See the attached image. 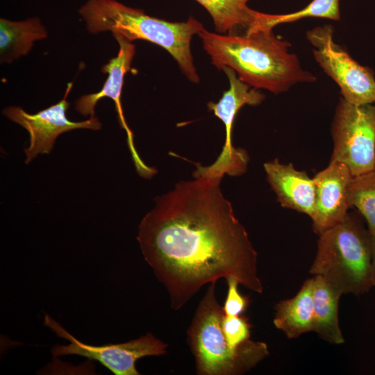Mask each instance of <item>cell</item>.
Listing matches in <instances>:
<instances>
[{
    "mask_svg": "<svg viewBox=\"0 0 375 375\" xmlns=\"http://www.w3.org/2000/svg\"><path fill=\"white\" fill-rule=\"evenodd\" d=\"M331 162L357 176L375 168V110L372 103L355 105L340 99L332 124Z\"/></svg>",
    "mask_w": 375,
    "mask_h": 375,
    "instance_id": "6",
    "label": "cell"
},
{
    "mask_svg": "<svg viewBox=\"0 0 375 375\" xmlns=\"http://www.w3.org/2000/svg\"><path fill=\"white\" fill-rule=\"evenodd\" d=\"M309 272L342 295L362 294L375 286L371 235L356 216L348 213L341 223L319 235Z\"/></svg>",
    "mask_w": 375,
    "mask_h": 375,
    "instance_id": "4",
    "label": "cell"
},
{
    "mask_svg": "<svg viewBox=\"0 0 375 375\" xmlns=\"http://www.w3.org/2000/svg\"><path fill=\"white\" fill-rule=\"evenodd\" d=\"M267 180L277 201L286 208L304 213L311 219L315 215V186L304 171L292 164L281 163L278 159L264 164Z\"/></svg>",
    "mask_w": 375,
    "mask_h": 375,
    "instance_id": "13",
    "label": "cell"
},
{
    "mask_svg": "<svg viewBox=\"0 0 375 375\" xmlns=\"http://www.w3.org/2000/svg\"><path fill=\"white\" fill-rule=\"evenodd\" d=\"M373 103H374V110H375V99Z\"/></svg>",
    "mask_w": 375,
    "mask_h": 375,
    "instance_id": "23",
    "label": "cell"
},
{
    "mask_svg": "<svg viewBox=\"0 0 375 375\" xmlns=\"http://www.w3.org/2000/svg\"><path fill=\"white\" fill-rule=\"evenodd\" d=\"M78 13L91 33L110 31L131 42L142 40L158 45L172 56L188 81L199 83L190 44L192 37L199 35L204 26L194 17L169 22L116 0H88Z\"/></svg>",
    "mask_w": 375,
    "mask_h": 375,
    "instance_id": "3",
    "label": "cell"
},
{
    "mask_svg": "<svg viewBox=\"0 0 375 375\" xmlns=\"http://www.w3.org/2000/svg\"><path fill=\"white\" fill-rule=\"evenodd\" d=\"M348 195L350 206L362 214L371 236L375 237V168L353 176Z\"/></svg>",
    "mask_w": 375,
    "mask_h": 375,
    "instance_id": "18",
    "label": "cell"
},
{
    "mask_svg": "<svg viewBox=\"0 0 375 375\" xmlns=\"http://www.w3.org/2000/svg\"><path fill=\"white\" fill-rule=\"evenodd\" d=\"M154 199L137 240L145 261L181 309L206 284L234 277L263 292L258 253L216 175H193Z\"/></svg>",
    "mask_w": 375,
    "mask_h": 375,
    "instance_id": "1",
    "label": "cell"
},
{
    "mask_svg": "<svg viewBox=\"0 0 375 375\" xmlns=\"http://www.w3.org/2000/svg\"><path fill=\"white\" fill-rule=\"evenodd\" d=\"M226 280L228 291L223 306L224 314L226 316L242 315L249 306V299L240 293L238 285L240 284L237 278L228 277Z\"/></svg>",
    "mask_w": 375,
    "mask_h": 375,
    "instance_id": "21",
    "label": "cell"
},
{
    "mask_svg": "<svg viewBox=\"0 0 375 375\" xmlns=\"http://www.w3.org/2000/svg\"><path fill=\"white\" fill-rule=\"evenodd\" d=\"M344 164L331 162L313 177L315 186L314 232L320 235L341 223L351 207L348 188L353 178Z\"/></svg>",
    "mask_w": 375,
    "mask_h": 375,
    "instance_id": "12",
    "label": "cell"
},
{
    "mask_svg": "<svg viewBox=\"0 0 375 375\" xmlns=\"http://www.w3.org/2000/svg\"><path fill=\"white\" fill-rule=\"evenodd\" d=\"M222 71L226 75L229 88L216 103L210 101L207 106L224 124L226 138L222 150L211 165H197L193 175H216L224 177L240 176L247 170L249 156L242 149H237L232 143V129L235 118L240 109L245 106H258L265 99V95L256 88L242 81L235 72L225 67Z\"/></svg>",
    "mask_w": 375,
    "mask_h": 375,
    "instance_id": "9",
    "label": "cell"
},
{
    "mask_svg": "<svg viewBox=\"0 0 375 375\" xmlns=\"http://www.w3.org/2000/svg\"><path fill=\"white\" fill-rule=\"evenodd\" d=\"M341 296L322 276H314L312 331L333 344L344 342L338 319Z\"/></svg>",
    "mask_w": 375,
    "mask_h": 375,
    "instance_id": "16",
    "label": "cell"
},
{
    "mask_svg": "<svg viewBox=\"0 0 375 375\" xmlns=\"http://www.w3.org/2000/svg\"><path fill=\"white\" fill-rule=\"evenodd\" d=\"M48 33L38 17L23 21L0 19V61L10 63L32 49L35 42L45 39Z\"/></svg>",
    "mask_w": 375,
    "mask_h": 375,
    "instance_id": "17",
    "label": "cell"
},
{
    "mask_svg": "<svg viewBox=\"0 0 375 375\" xmlns=\"http://www.w3.org/2000/svg\"><path fill=\"white\" fill-rule=\"evenodd\" d=\"M307 17H318L338 21L340 19V0H312L304 8L287 14L265 13V27L292 23Z\"/></svg>",
    "mask_w": 375,
    "mask_h": 375,
    "instance_id": "19",
    "label": "cell"
},
{
    "mask_svg": "<svg viewBox=\"0 0 375 375\" xmlns=\"http://www.w3.org/2000/svg\"><path fill=\"white\" fill-rule=\"evenodd\" d=\"M371 238H372V266H373L374 285H375V237L371 236Z\"/></svg>",
    "mask_w": 375,
    "mask_h": 375,
    "instance_id": "22",
    "label": "cell"
},
{
    "mask_svg": "<svg viewBox=\"0 0 375 375\" xmlns=\"http://www.w3.org/2000/svg\"><path fill=\"white\" fill-rule=\"evenodd\" d=\"M314 276L303 283L292 298L281 300L275 307L273 323L288 339L312 331Z\"/></svg>",
    "mask_w": 375,
    "mask_h": 375,
    "instance_id": "15",
    "label": "cell"
},
{
    "mask_svg": "<svg viewBox=\"0 0 375 375\" xmlns=\"http://www.w3.org/2000/svg\"><path fill=\"white\" fill-rule=\"evenodd\" d=\"M203 49L219 70L233 69L251 88L275 94L299 83L315 82L317 77L304 69L290 42L265 28L242 34L199 33Z\"/></svg>",
    "mask_w": 375,
    "mask_h": 375,
    "instance_id": "2",
    "label": "cell"
},
{
    "mask_svg": "<svg viewBox=\"0 0 375 375\" xmlns=\"http://www.w3.org/2000/svg\"><path fill=\"white\" fill-rule=\"evenodd\" d=\"M44 325L57 336L69 342L67 345H55L53 357L77 355L97 360L115 375H139L136 361L146 356H160L167 353L168 344L147 333L137 339L118 344L94 346L83 343L67 332L58 322L45 315Z\"/></svg>",
    "mask_w": 375,
    "mask_h": 375,
    "instance_id": "8",
    "label": "cell"
},
{
    "mask_svg": "<svg viewBox=\"0 0 375 375\" xmlns=\"http://www.w3.org/2000/svg\"><path fill=\"white\" fill-rule=\"evenodd\" d=\"M222 330L225 338L233 349H237L249 340L251 324L245 316L224 315L222 322Z\"/></svg>",
    "mask_w": 375,
    "mask_h": 375,
    "instance_id": "20",
    "label": "cell"
},
{
    "mask_svg": "<svg viewBox=\"0 0 375 375\" xmlns=\"http://www.w3.org/2000/svg\"><path fill=\"white\" fill-rule=\"evenodd\" d=\"M210 15L216 33L242 34L262 29L263 13L249 7L250 0H195Z\"/></svg>",
    "mask_w": 375,
    "mask_h": 375,
    "instance_id": "14",
    "label": "cell"
},
{
    "mask_svg": "<svg viewBox=\"0 0 375 375\" xmlns=\"http://www.w3.org/2000/svg\"><path fill=\"white\" fill-rule=\"evenodd\" d=\"M72 87V83H68L65 95L60 101L35 114H30L15 106L3 110L4 116L24 128L29 133V145L24 149L26 164L31 162L39 154L49 153L56 138L62 133L80 128L101 129V122L96 116L82 122H72L67 117L66 112L70 106L67 97Z\"/></svg>",
    "mask_w": 375,
    "mask_h": 375,
    "instance_id": "10",
    "label": "cell"
},
{
    "mask_svg": "<svg viewBox=\"0 0 375 375\" xmlns=\"http://www.w3.org/2000/svg\"><path fill=\"white\" fill-rule=\"evenodd\" d=\"M306 38L312 46L315 61L340 89L342 97L355 105L373 103L375 99V77L373 70L356 61L334 40L331 24L308 30Z\"/></svg>",
    "mask_w": 375,
    "mask_h": 375,
    "instance_id": "7",
    "label": "cell"
},
{
    "mask_svg": "<svg viewBox=\"0 0 375 375\" xmlns=\"http://www.w3.org/2000/svg\"><path fill=\"white\" fill-rule=\"evenodd\" d=\"M112 35L119 44V51L116 57L112 58L101 67V72L108 74L102 89L98 92L81 96L75 103V110L83 116L94 117L97 102L104 97L110 98L115 102L120 126L126 131L127 144L135 169L141 177L151 178L156 174L157 169L146 165L140 157L134 144L133 133L126 123L121 102L124 76L131 70L135 46L121 35Z\"/></svg>",
    "mask_w": 375,
    "mask_h": 375,
    "instance_id": "11",
    "label": "cell"
},
{
    "mask_svg": "<svg viewBox=\"0 0 375 375\" xmlns=\"http://www.w3.org/2000/svg\"><path fill=\"white\" fill-rule=\"evenodd\" d=\"M223 306L217 301L216 282L210 283L187 331V342L199 375H239L268 356L267 345L250 339L231 348L222 330Z\"/></svg>",
    "mask_w": 375,
    "mask_h": 375,
    "instance_id": "5",
    "label": "cell"
}]
</instances>
